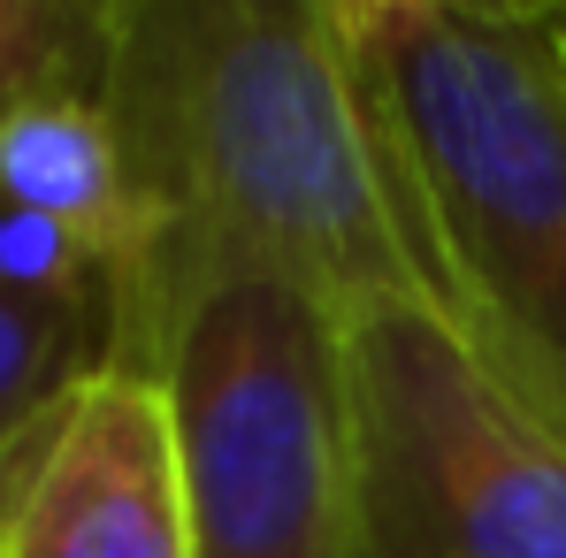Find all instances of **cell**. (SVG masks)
Returning a JSON list of instances; mask_svg holds the SVG:
<instances>
[{"instance_id": "6da1fadb", "label": "cell", "mask_w": 566, "mask_h": 558, "mask_svg": "<svg viewBox=\"0 0 566 558\" xmlns=\"http://www.w3.org/2000/svg\"><path fill=\"white\" fill-rule=\"evenodd\" d=\"M99 99L154 222L115 368L154 375L177 298L214 276H276L345 322L437 306L345 0H123Z\"/></svg>"}, {"instance_id": "7a4b0ae2", "label": "cell", "mask_w": 566, "mask_h": 558, "mask_svg": "<svg viewBox=\"0 0 566 558\" xmlns=\"http://www.w3.org/2000/svg\"><path fill=\"white\" fill-rule=\"evenodd\" d=\"M421 261L566 360V8L345 0Z\"/></svg>"}, {"instance_id": "3957f363", "label": "cell", "mask_w": 566, "mask_h": 558, "mask_svg": "<svg viewBox=\"0 0 566 558\" xmlns=\"http://www.w3.org/2000/svg\"><path fill=\"white\" fill-rule=\"evenodd\" d=\"M154 375L185 460L191 558H360L353 322L276 276L177 298Z\"/></svg>"}, {"instance_id": "277c9868", "label": "cell", "mask_w": 566, "mask_h": 558, "mask_svg": "<svg viewBox=\"0 0 566 558\" xmlns=\"http://www.w3.org/2000/svg\"><path fill=\"white\" fill-rule=\"evenodd\" d=\"M360 558H566V444L437 306L353 322Z\"/></svg>"}, {"instance_id": "5b68a950", "label": "cell", "mask_w": 566, "mask_h": 558, "mask_svg": "<svg viewBox=\"0 0 566 558\" xmlns=\"http://www.w3.org/2000/svg\"><path fill=\"white\" fill-rule=\"evenodd\" d=\"M0 558H191L161 375L99 368L0 460Z\"/></svg>"}, {"instance_id": "8992f818", "label": "cell", "mask_w": 566, "mask_h": 558, "mask_svg": "<svg viewBox=\"0 0 566 558\" xmlns=\"http://www.w3.org/2000/svg\"><path fill=\"white\" fill-rule=\"evenodd\" d=\"M99 39H107V23H99ZM0 199L85 238L130 298V283L154 253V222L130 185V154L115 138V115L99 99V46L0 107Z\"/></svg>"}, {"instance_id": "52a82bcc", "label": "cell", "mask_w": 566, "mask_h": 558, "mask_svg": "<svg viewBox=\"0 0 566 558\" xmlns=\"http://www.w3.org/2000/svg\"><path fill=\"white\" fill-rule=\"evenodd\" d=\"M99 368H115V314L0 283V460Z\"/></svg>"}, {"instance_id": "ba28073f", "label": "cell", "mask_w": 566, "mask_h": 558, "mask_svg": "<svg viewBox=\"0 0 566 558\" xmlns=\"http://www.w3.org/2000/svg\"><path fill=\"white\" fill-rule=\"evenodd\" d=\"M107 8H62V0H0V107L31 93L39 77L85 62L99 46Z\"/></svg>"}, {"instance_id": "9c48e42d", "label": "cell", "mask_w": 566, "mask_h": 558, "mask_svg": "<svg viewBox=\"0 0 566 558\" xmlns=\"http://www.w3.org/2000/svg\"><path fill=\"white\" fill-rule=\"evenodd\" d=\"M444 322L482 352V368L497 375V382H505V390H513V398H521V406H528V413L566 444V360H552V352L528 345V337H513V329L490 322L482 306H444Z\"/></svg>"}]
</instances>
